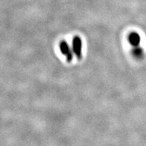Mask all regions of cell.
<instances>
[{"label":"cell","instance_id":"cell-3","mask_svg":"<svg viewBox=\"0 0 146 146\" xmlns=\"http://www.w3.org/2000/svg\"><path fill=\"white\" fill-rule=\"evenodd\" d=\"M129 42L133 46H137L140 42V36L137 33H131L128 36Z\"/></svg>","mask_w":146,"mask_h":146},{"label":"cell","instance_id":"cell-1","mask_svg":"<svg viewBox=\"0 0 146 146\" xmlns=\"http://www.w3.org/2000/svg\"><path fill=\"white\" fill-rule=\"evenodd\" d=\"M60 50L61 52V53L66 56V60L68 61H71L73 58V51L70 47H69V44L65 41H62L60 43Z\"/></svg>","mask_w":146,"mask_h":146},{"label":"cell","instance_id":"cell-4","mask_svg":"<svg viewBox=\"0 0 146 146\" xmlns=\"http://www.w3.org/2000/svg\"><path fill=\"white\" fill-rule=\"evenodd\" d=\"M133 55L137 57V58H139L142 54V51L140 48H138L137 46H135V48L133 50Z\"/></svg>","mask_w":146,"mask_h":146},{"label":"cell","instance_id":"cell-2","mask_svg":"<svg viewBox=\"0 0 146 146\" xmlns=\"http://www.w3.org/2000/svg\"><path fill=\"white\" fill-rule=\"evenodd\" d=\"M72 51L73 53L78 58H81L82 55V41L78 36H75L72 40Z\"/></svg>","mask_w":146,"mask_h":146}]
</instances>
